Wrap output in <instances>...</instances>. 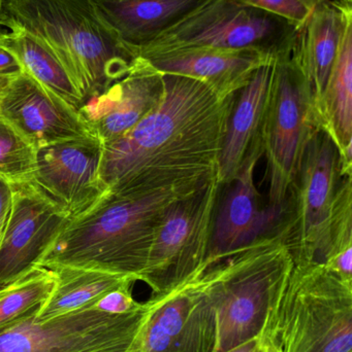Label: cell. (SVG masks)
I'll use <instances>...</instances> for the list:
<instances>
[{
	"label": "cell",
	"mask_w": 352,
	"mask_h": 352,
	"mask_svg": "<svg viewBox=\"0 0 352 352\" xmlns=\"http://www.w3.org/2000/svg\"><path fill=\"white\" fill-rule=\"evenodd\" d=\"M103 153L95 135L41 146L29 184L72 221L107 192L101 177Z\"/></svg>",
	"instance_id": "cell-12"
},
{
	"label": "cell",
	"mask_w": 352,
	"mask_h": 352,
	"mask_svg": "<svg viewBox=\"0 0 352 352\" xmlns=\"http://www.w3.org/2000/svg\"><path fill=\"white\" fill-rule=\"evenodd\" d=\"M12 78H0V96H1L2 91H3L4 87L8 84V80Z\"/></svg>",
	"instance_id": "cell-31"
},
{
	"label": "cell",
	"mask_w": 352,
	"mask_h": 352,
	"mask_svg": "<svg viewBox=\"0 0 352 352\" xmlns=\"http://www.w3.org/2000/svg\"><path fill=\"white\" fill-rule=\"evenodd\" d=\"M221 186L217 173L163 213L138 280L146 283L153 295L169 291L204 271Z\"/></svg>",
	"instance_id": "cell-9"
},
{
	"label": "cell",
	"mask_w": 352,
	"mask_h": 352,
	"mask_svg": "<svg viewBox=\"0 0 352 352\" xmlns=\"http://www.w3.org/2000/svg\"><path fill=\"white\" fill-rule=\"evenodd\" d=\"M55 285L54 270L37 265L14 283L0 289V331L37 314Z\"/></svg>",
	"instance_id": "cell-24"
},
{
	"label": "cell",
	"mask_w": 352,
	"mask_h": 352,
	"mask_svg": "<svg viewBox=\"0 0 352 352\" xmlns=\"http://www.w3.org/2000/svg\"><path fill=\"white\" fill-rule=\"evenodd\" d=\"M134 283H128L99 298L88 308L105 312L112 316H123L138 311L144 307V303L136 301L132 297V289Z\"/></svg>",
	"instance_id": "cell-27"
},
{
	"label": "cell",
	"mask_w": 352,
	"mask_h": 352,
	"mask_svg": "<svg viewBox=\"0 0 352 352\" xmlns=\"http://www.w3.org/2000/svg\"><path fill=\"white\" fill-rule=\"evenodd\" d=\"M56 285L51 296L37 314V320L47 322L70 312L88 307L105 294L128 283L134 277L76 267H53Z\"/></svg>",
	"instance_id": "cell-22"
},
{
	"label": "cell",
	"mask_w": 352,
	"mask_h": 352,
	"mask_svg": "<svg viewBox=\"0 0 352 352\" xmlns=\"http://www.w3.org/2000/svg\"><path fill=\"white\" fill-rule=\"evenodd\" d=\"M163 74L138 57L130 72L99 96L85 102L79 113L103 144L121 138L161 101Z\"/></svg>",
	"instance_id": "cell-16"
},
{
	"label": "cell",
	"mask_w": 352,
	"mask_h": 352,
	"mask_svg": "<svg viewBox=\"0 0 352 352\" xmlns=\"http://www.w3.org/2000/svg\"><path fill=\"white\" fill-rule=\"evenodd\" d=\"M337 1L343 6H352V0H337Z\"/></svg>",
	"instance_id": "cell-32"
},
{
	"label": "cell",
	"mask_w": 352,
	"mask_h": 352,
	"mask_svg": "<svg viewBox=\"0 0 352 352\" xmlns=\"http://www.w3.org/2000/svg\"><path fill=\"white\" fill-rule=\"evenodd\" d=\"M338 151L320 126L308 140L278 229L295 263H324L339 179Z\"/></svg>",
	"instance_id": "cell-7"
},
{
	"label": "cell",
	"mask_w": 352,
	"mask_h": 352,
	"mask_svg": "<svg viewBox=\"0 0 352 352\" xmlns=\"http://www.w3.org/2000/svg\"><path fill=\"white\" fill-rule=\"evenodd\" d=\"M143 59L161 74L200 80L225 97L237 94L258 68L273 62L254 51L213 49L177 50Z\"/></svg>",
	"instance_id": "cell-18"
},
{
	"label": "cell",
	"mask_w": 352,
	"mask_h": 352,
	"mask_svg": "<svg viewBox=\"0 0 352 352\" xmlns=\"http://www.w3.org/2000/svg\"><path fill=\"white\" fill-rule=\"evenodd\" d=\"M158 104L134 128L103 144L101 177L110 194H141L206 184L219 157L236 96L200 80L163 74Z\"/></svg>",
	"instance_id": "cell-1"
},
{
	"label": "cell",
	"mask_w": 352,
	"mask_h": 352,
	"mask_svg": "<svg viewBox=\"0 0 352 352\" xmlns=\"http://www.w3.org/2000/svg\"><path fill=\"white\" fill-rule=\"evenodd\" d=\"M3 34H4V33L2 32L1 30H0V43H1V39H2V37H3Z\"/></svg>",
	"instance_id": "cell-33"
},
{
	"label": "cell",
	"mask_w": 352,
	"mask_h": 352,
	"mask_svg": "<svg viewBox=\"0 0 352 352\" xmlns=\"http://www.w3.org/2000/svg\"><path fill=\"white\" fill-rule=\"evenodd\" d=\"M265 352H266V351H265Z\"/></svg>",
	"instance_id": "cell-35"
},
{
	"label": "cell",
	"mask_w": 352,
	"mask_h": 352,
	"mask_svg": "<svg viewBox=\"0 0 352 352\" xmlns=\"http://www.w3.org/2000/svg\"><path fill=\"white\" fill-rule=\"evenodd\" d=\"M2 3H3V0H0V14H1Z\"/></svg>",
	"instance_id": "cell-34"
},
{
	"label": "cell",
	"mask_w": 352,
	"mask_h": 352,
	"mask_svg": "<svg viewBox=\"0 0 352 352\" xmlns=\"http://www.w3.org/2000/svg\"><path fill=\"white\" fill-rule=\"evenodd\" d=\"M12 186L6 180L0 178V240L10 219L12 210Z\"/></svg>",
	"instance_id": "cell-28"
},
{
	"label": "cell",
	"mask_w": 352,
	"mask_h": 352,
	"mask_svg": "<svg viewBox=\"0 0 352 352\" xmlns=\"http://www.w3.org/2000/svg\"><path fill=\"white\" fill-rule=\"evenodd\" d=\"M207 0H92L101 18L138 56L141 47Z\"/></svg>",
	"instance_id": "cell-19"
},
{
	"label": "cell",
	"mask_w": 352,
	"mask_h": 352,
	"mask_svg": "<svg viewBox=\"0 0 352 352\" xmlns=\"http://www.w3.org/2000/svg\"><path fill=\"white\" fill-rule=\"evenodd\" d=\"M0 26L45 43L85 102L125 76L138 58L101 18L92 0H3Z\"/></svg>",
	"instance_id": "cell-3"
},
{
	"label": "cell",
	"mask_w": 352,
	"mask_h": 352,
	"mask_svg": "<svg viewBox=\"0 0 352 352\" xmlns=\"http://www.w3.org/2000/svg\"><path fill=\"white\" fill-rule=\"evenodd\" d=\"M37 162V148L0 117V178L10 186L29 182Z\"/></svg>",
	"instance_id": "cell-25"
},
{
	"label": "cell",
	"mask_w": 352,
	"mask_h": 352,
	"mask_svg": "<svg viewBox=\"0 0 352 352\" xmlns=\"http://www.w3.org/2000/svg\"><path fill=\"white\" fill-rule=\"evenodd\" d=\"M0 117L35 148L93 135L78 111L21 72L8 80L0 96Z\"/></svg>",
	"instance_id": "cell-15"
},
{
	"label": "cell",
	"mask_w": 352,
	"mask_h": 352,
	"mask_svg": "<svg viewBox=\"0 0 352 352\" xmlns=\"http://www.w3.org/2000/svg\"><path fill=\"white\" fill-rule=\"evenodd\" d=\"M23 72L22 66L16 57L0 45V78H14Z\"/></svg>",
	"instance_id": "cell-29"
},
{
	"label": "cell",
	"mask_w": 352,
	"mask_h": 352,
	"mask_svg": "<svg viewBox=\"0 0 352 352\" xmlns=\"http://www.w3.org/2000/svg\"><path fill=\"white\" fill-rule=\"evenodd\" d=\"M318 126L338 151L339 175L352 176V25L343 37L332 76L315 113Z\"/></svg>",
	"instance_id": "cell-21"
},
{
	"label": "cell",
	"mask_w": 352,
	"mask_h": 352,
	"mask_svg": "<svg viewBox=\"0 0 352 352\" xmlns=\"http://www.w3.org/2000/svg\"><path fill=\"white\" fill-rule=\"evenodd\" d=\"M258 339L266 352H352V283L295 263Z\"/></svg>",
	"instance_id": "cell-5"
},
{
	"label": "cell",
	"mask_w": 352,
	"mask_h": 352,
	"mask_svg": "<svg viewBox=\"0 0 352 352\" xmlns=\"http://www.w3.org/2000/svg\"><path fill=\"white\" fill-rule=\"evenodd\" d=\"M351 25L352 6L322 0L296 32L291 59L305 80L314 118Z\"/></svg>",
	"instance_id": "cell-17"
},
{
	"label": "cell",
	"mask_w": 352,
	"mask_h": 352,
	"mask_svg": "<svg viewBox=\"0 0 352 352\" xmlns=\"http://www.w3.org/2000/svg\"><path fill=\"white\" fill-rule=\"evenodd\" d=\"M146 303L128 352H214L216 318L203 273Z\"/></svg>",
	"instance_id": "cell-11"
},
{
	"label": "cell",
	"mask_w": 352,
	"mask_h": 352,
	"mask_svg": "<svg viewBox=\"0 0 352 352\" xmlns=\"http://www.w3.org/2000/svg\"><path fill=\"white\" fill-rule=\"evenodd\" d=\"M293 265L291 248L277 228L203 271L216 318L214 352L260 336Z\"/></svg>",
	"instance_id": "cell-4"
},
{
	"label": "cell",
	"mask_w": 352,
	"mask_h": 352,
	"mask_svg": "<svg viewBox=\"0 0 352 352\" xmlns=\"http://www.w3.org/2000/svg\"><path fill=\"white\" fill-rule=\"evenodd\" d=\"M273 63L258 68L247 85L237 93L219 157L218 177L222 186L237 176L250 148L260 140Z\"/></svg>",
	"instance_id": "cell-20"
},
{
	"label": "cell",
	"mask_w": 352,
	"mask_h": 352,
	"mask_svg": "<svg viewBox=\"0 0 352 352\" xmlns=\"http://www.w3.org/2000/svg\"><path fill=\"white\" fill-rule=\"evenodd\" d=\"M147 311L112 316L85 307L39 322L37 314L0 331V352H128Z\"/></svg>",
	"instance_id": "cell-10"
},
{
	"label": "cell",
	"mask_w": 352,
	"mask_h": 352,
	"mask_svg": "<svg viewBox=\"0 0 352 352\" xmlns=\"http://www.w3.org/2000/svg\"><path fill=\"white\" fill-rule=\"evenodd\" d=\"M1 47L20 62L23 72L43 88L59 97L74 111H80L85 98L57 56L37 37L19 29L4 33Z\"/></svg>",
	"instance_id": "cell-23"
},
{
	"label": "cell",
	"mask_w": 352,
	"mask_h": 352,
	"mask_svg": "<svg viewBox=\"0 0 352 352\" xmlns=\"http://www.w3.org/2000/svg\"><path fill=\"white\" fill-rule=\"evenodd\" d=\"M204 184L141 194L105 192L66 226L37 265L105 271L138 281L163 213L178 199Z\"/></svg>",
	"instance_id": "cell-2"
},
{
	"label": "cell",
	"mask_w": 352,
	"mask_h": 352,
	"mask_svg": "<svg viewBox=\"0 0 352 352\" xmlns=\"http://www.w3.org/2000/svg\"><path fill=\"white\" fill-rule=\"evenodd\" d=\"M318 127L305 80L291 55L273 63L272 80L260 131L267 159L269 204L284 210L285 201L312 132Z\"/></svg>",
	"instance_id": "cell-8"
},
{
	"label": "cell",
	"mask_w": 352,
	"mask_h": 352,
	"mask_svg": "<svg viewBox=\"0 0 352 352\" xmlns=\"http://www.w3.org/2000/svg\"><path fill=\"white\" fill-rule=\"evenodd\" d=\"M258 10L289 21L297 29L309 18L322 0H240Z\"/></svg>",
	"instance_id": "cell-26"
},
{
	"label": "cell",
	"mask_w": 352,
	"mask_h": 352,
	"mask_svg": "<svg viewBox=\"0 0 352 352\" xmlns=\"http://www.w3.org/2000/svg\"><path fill=\"white\" fill-rule=\"evenodd\" d=\"M297 27L240 0H207L138 51L147 58L177 50L254 51L268 59L291 55Z\"/></svg>",
	"instance_id": "cell-6"
},
{
	"label": "cell",
	"mask_w": 352,
	"mask_h": 352,
	"mask_svg": "<svg viewBox=\"0 0 352 352\" xmlns=\"http://www.w3.org/2000/svg\"><path fill=\"white\" fill-rule=\"evenodd\" d=\"M10 186L12 210L0 240V289L37 266L72 221L29 182Z\"/></svg>",
	"instance_id": "cell-13"
},
{
	"label": "cell",
	"mask_w": 352,
	"mask_h": 352,
	"mask_svg": "<svg viewBox=\"0 0 352 352\" xmlns=\"http://www.w3.org/2000/svg\"><path fill=\"white\" fill-rule=\"evenodd\" d=\"M262 155L260 140L250 148L237 176L227 184L217 206L205 268L278 228L284 210L271 205L260 208L254 184V170Z\"/></svg>",
	"instance_id": "cell-14"
},
{
	"label": "cell",
	"mask_w": 352,
	"mask_h": 352,
	"mask_svg": "<svg viewBox=\"0 0 352 352\" xmlns=\"http://www.w3.org/2000/svg\"><path fill=\"white\" fill-rule=\"evenodd\" d=\"M223 352H265V349L258 337Z\"/></svg>",
	"instance_id": "cell-30"
}]
</instances>
